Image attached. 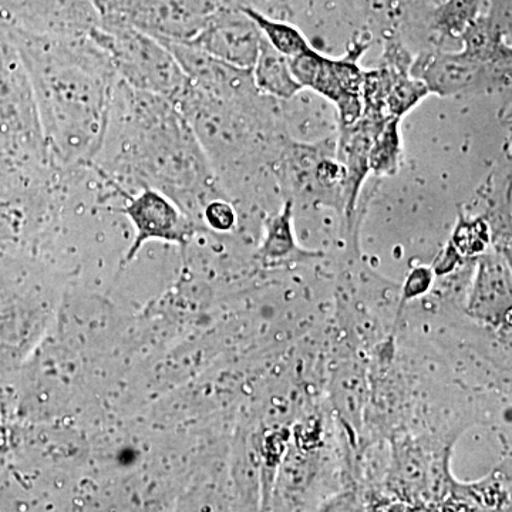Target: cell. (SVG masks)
<instances>
[{
	"mask_svg": "<svg viewBox=\"0 0 512 512\" xmlns=\"http://www.w3.org/2000/svg\"><path fill=\"white\" fill-rule=\"evenodd\" d=\"M92 168L117 190L167 195L200 224L205 204L225 197L183 113L171 101L138 92L120 80L106 138Z\"/></svg>",
	"mask_w": 512,
	"mask_h": 512,
	"instance_id": "1",
	"label": "cell"
},
{
	"mask_svg": "<svg viewBox=\"0 0 512 512\" xmlns=\"http://www.w3.org/2000/svg\"><path fill=\"white\" fill-rule=\"evenodd\" d=\"M5 29L28 74L53 161L64 171L89 168L103 147L119 83L109 56L90 36Z\"/></svg>",
	"mask_w": 512,
	"mask_h": 512,
	"instance_id": "2",
	"label": "cell"
},
{
	"mask_svg": "<svg viewBox=\"0 0 512 512\" xmlns=\"http://www.w3.org/2000/svg\"><path fill=\"white\" fill-rule=\"evenodd\" d=\"M355 453L343 430L320 440H289L272 485L268 512H318L355 483Z\"/></svg>",
	"mask_w": 512,
	"mask_h": 512,
	"instance_id": "3",
	"label": "cell"
},
{
	"mask_svg": "<svg viewBox=\"0 0 512 512\" xmlns=\"http://www.w3.org/2000/svg\"><path fill=\"white\" fill-rule=\"evenodd\" d=\"M93 42L104 50L121 83L177 103L188 87L180 64L153 36L119 19L101 18Z\"/></svg>",
	"mask_w": 512,
	"mask_h": 512,
	"instance_id": "4",
	"label": "cell"
},
{
	"mask_svg": "<svg viewBox=\"0 0 512 512\" xmlns=\"http://www.w3.org/2000/svg\"><path fill=\"white\" fill-rule=\"evenodd\" d=\"M456 443L436 434H402L387 441L389 464L380 488L426 512L436 510L457 481L451 471Z\"/></svg>",
	"mask_w": 512,
	"mask_h": 512,
	"instance_id": "5",
	"label": "cell"
},
{
	"mask_svg": "<svg viewBox=\"0 0 512 512\" xmlns=\"http://www.w3.org/2000/svg\"><path fill=\"white\" fill-rule=\"evenodd\" d=\"M272 171L293 202L322 205L346 214L345 170L336 157V141L315 144L285 141Z\"/></svg>",
	"mask_w": 512,
	"mask_h": 512,
	"instance_id": "6",
	"label": "cell"
},
{
	"mask_svg": "<svg viewBox=\"0 0 512 512\" xmlns=\"http://www.w3.org/2000/svg\"><path fill=\"white\" fill-rule=\"evenodd\" d=\"M110 190L111 201L120 205H101V210L124 215L134 229V238L126 254L121 258L119 274L140 254L147 242H164L177 245L185 251L201 232L208 231L204 225L185 214L167 195L156 190L127 192L117 188Z\"/></svg>",
	"mask_w": 512,
	"mask_h": 512,
	"instance_id": "7",
	"label": "cell"
},
{
	"mask_svg": "<svg viewBox=\"0 0 512 512\" xmlns=\"http://www.w3.org/2000/svg\"><path fill=\"white\" fill-rule=\"evenodd\" d=\"M366 43L359 42L340 59L323 56L315 49L289 59V66L302 89H309L335 106L339 128L355 124L363 114V84L366 70L360 57Z\"/></svg>",
	"mask_w": 512,
	"mask_h": 512,
	"instance_id": "8",
	"label": "cell"
},
{
	"mask_svg": "<svg viewBox=\"0 0 512 512\" xmlns=\"http://www.w3.org/2000/svg\"><path fill=\"white\" fill-rule=\"evenodd\" d=\"M100 18L119 19L168 42H187L227 0H92Z\"/></svg>",
	"mask_w": 512,
	"mask_h": 512,
	"instance_id": "9",
	"label": "cell"
},
{
	"mask_svg": "<svg viewBox=\"0 0 512 512\" xmlns=\"http://www.w3.org/2000/svg\"><path fill=\"white\" fill-rule=\"evenodd\" d=\"M463 309L477 326L511 338L510 252L493 247L474 261Z\"/></svg>",
	"mask_w": 512,
	"mask_h": 512,
	"instance_id": "10",
	"label": "cell"
},
{
	"mask_svg": "<svg viewBox=\"0 0 512 512\" xmlns=\"http://www.w3.org/2000/svg\"><path fill=\"white\" fill-rule=\"evenodd\" d=\"M100 22L92 0H0V26L30 35L90 36Z\"/></svg>",
	"mask_w": 512,
	"mask_h": 512,
	"instance_id": "11",
	"label": "cell"
},
{
	"mask_svg": "<svg viewBox=\"0 0 512 512\" xmlns=\"http://www.w3.org/2000/svg\"><path fill=\"white\" fill-rule=\"evenodd\" d=\"M410 73L424 83L430 94L460 96L491 84L510 82V73L495 69L467 50L424 53L413 59Z\"/></svg>",
	"mask_w": 512,
	"mask_h": 512,
	"instance_id": "12",
	"label": "cell"
},
{
	"mask_svg": "<svg viewBox=\"0 0 512 512\" xmlns=\"http://www.w3.org/2000/svg\"><path fill=\"white\" fill-rule=\"evenodd\" d=\"M180 64L188 83L195 90L222 101L247 99L258 94L252 70L238 69L208 55L187 42L160 40Z\"/></svg>",
	"mask_w": 512,
	"mask_h": 512,
	"instance_id": "13",
	"label": "cell"
},
{
	"mask_svg": "<svg viewBox=\"0 0 512 512\" xmlns=\"http://www.w3.org/2000/svg\"><path fill=\"white\" fill-rule=\"evenodd\" d=\"M261 42V32L239 9V5H228L217 10L200 32L187 40V43L208 55L244 70L254 67Z\"/></svg>",
	"mask_w": 512,
	"mask_h": 512,
	"instance_id": "14",
	"label": "cell"
},
{
	"mask_svg": "<svg viewBox=\"0 0 512 512\" xmlns=\"http://www.w3.org/2000/svg\"><path fill=\"white\" fill-rule=\"evenodd\" d=\"M295 202L285 198L281 210L268 215L264 221V234L256 248L255 261L262 269L293 268L313 264L325 258V252L303 248L298 242L293 222Z\"/></svg>",
	"mask_w": 512,
	"mask_h": 512,
	"instance_id": "15",
	"label": "cell"
},
{
	"mask_svg": "<svg viewBox=\"0 0 512 512\" xmlns=\"http://www.w3.org/2000/svg\"><path fill=\"white\" fill-rule=\"evenodd\" d=\"M256 90L275 101H289L302 92V86L293 76L289 59L279 55L262 37L258 57L252 67Z\"/></svg>",
	"mask_w": 512,
	"mask_h": 512,
	"instance_id": "16",
	"label": "cell"
},
{
	"mask_svg": "<svg viewBox=\"0 0 512 512\" xmlns=\"http://www.w3.org/2000/svg\"><path fill=\"white\" fill-rule=\"evenodd\" d=\"M456 488L481 512H511L510 467L505 463L473 483L457 480Z\"/></svg>",
	"mask_w": 512,
	"mask_h": 512,
	"instance_id": "17",
	"label": "cell"
},
{
	"mask_svg": "<svg viewBox=\"0 0 512 512\" xmlns=\"http://www.w3.org/2000/svg\"><path fill=\"white\" fill-rule=\"evenodd\" d=\"M239 9L255 23L265 42L286 59H293L311 49L308 39L295 26L269 18L261 10L252 6L239 5Z\"/></svg>",
	"mask_w": 512,
	"mask_h": 512,
	"instance_id": "18",
	"label": "cell"
},
{
	"mask_svg": "<svg viewBox=\"0 0 512 512\" xmlns=\"http://www.w3.org/2000/svg\"><path fill=\"white\" fill-rule=\"evenodd\" d=\"M463 262H474L494 245V231L485 217H468L461 212L447 242Z\"/></svg>",
	"mask_w": 512,
	"mask_h": 512,
	"instance_id": "19",
	"label": "cell"
},
{
	"mask_svg": "<svg viewBox=\"0 0 512 512\" xmlns=\"http://www.w3.org/2000/svg\"><path fill=\"white\" fill-rule=\"evenodd\" d=\"M402 120H389L373 138L370 148V173L377 177H392L400 168L403 156Z\"/></svg>",
	"mask_w": 512,
	"mask_h": 512,
	"instance_id": "20",
	"label": "cell"
},
{
	"mask_svg": "<svg viewBox=\"0 0 512 512\" xmlns=\"http://www.w3.org/2000/svg\"><path fill=\"white\" fill-rule=\"evenodd\" d=\"M484 0H444L433 13V26L441 36L461 39L483 12Z\"/></svg>",
	"mask_w": 512,
	"mask_h": 512,
	"instance_id": "21",
	"label": "cell"
},
{
	"mask_svg": "<svg viewBox=\"0 0 512 512\" xmlns=\"http://www.w3.org/2000/svg\"><path fill=\"white\" fill-rule=\"evenodd\" d=\"M201 222L208 231L229 234L238 227L237 207L227 197L214 198L202 208Z\"/></svg>",
	"mask_w": 512,
	"mask_h": 512,
	"instance_id": "22",
	"label": "cell"
},
{
	"mask_svg": "<svg viewBox=\"0 0 512 512\" xmlns=\"http://www.w3.org/2000/svg\"><path fill=\"white\" fill-rule=\"evenodd\" d=\"M436 278L431 266H414L404 279L403 285H400V308L404 311L410 303L429 295L433 291Z\"/></svg>",
	"mask_w": 512,
	"mask_h": 512,
	"instance_id": "23",
	"label": "cell"
},
{
	"mask_svg": "<svg viewBox=\"0 0 512 512\" xmlns=\"http://www.w3.org/2000/svg\"><path fill=\"white\" fill-rule=\"evenodd\" d=\"M318 512H370L363 488L353 484L323 503Z\"/></svg>",
	"mask_w": 512,
	"mask_h": 512,
	"instance_id": "24",
	"label": "cell"
},
{
	"mask_svg": "<svg viewBox=\"0 0 512 512\" xmlns=\"http://www.w3.org/2000/svg\"><path fill=\"white\" fill-rule=\"evenodd\" d=\"M365 494L370 512H426L397 495L387 493L382 488L367 490Z\"/></svg>",
	"mask_w": 512,
	"mask_h": 512,
	"instance_id": "25",
	"label": "cell"
}]
</instances>
